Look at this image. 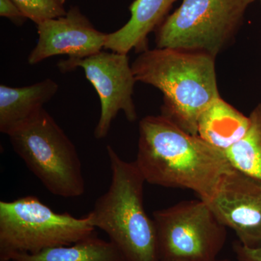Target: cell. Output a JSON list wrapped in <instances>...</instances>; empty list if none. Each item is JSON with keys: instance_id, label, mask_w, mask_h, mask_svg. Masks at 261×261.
Returning a JSON list of instances; mask_svg holds the SVG:
<instances>
[{"instance_id": "cell-1", "label": "cell", "mask_w": 261, "mask_h": 261, "mask_svg": "<svg viewBox=\"0 0 261 261\" xmlns=\"http://www.w3.org/2000/svg\"><path fill=\"white\" fill-rule=\"evenodd\" d=\"M139 130L135 163L151 185L190 190L207 202L234 170L224 152L163 115L142 118Z\"/></svg>"}, {"instance_id": "cell-2", "label": "cell", "mask_w": 261, "mask_h": 261, "mask_svg": "<svg viewBox=\"0 0 261 261\" xmlns=\"http://www.w3.org/2000/svg\"><path fill=\"white\" fill-rule=\"evenodd\" d=\"M215 61L207 53L156 48L142 51L132 68L137 82L163 94L161 115L187 133L197 135L201 114L221 97Z\"/></svg>"}, {"instance_id": "cell-3", "label": "cell", "mask_w": 261, "mask_h": 261, "mask_svg": "<svg viewBox=\"0 0 261 261\" xmlns=\"http://www.w3.org/2000/svg\"><path fill=\"white\" fill-rule=\"evenodd\" d=\"M111 185L89 213L94 227L102 230L125 261H159L153 219L144 205L145 178L135 161L127 162L107 146Z\"/></svg>"}, {"instance_id": "cell-4", "label": "cell", "mask_w": 261, "mask_h": 261, "mask_svg": "<svg viewBox=\"0 0 261 261\" xmlns=\"http://www.w3.org/2000/svg\"><path fill=\"white\" fill-rule=\"evenodd\" d=\"M8 136L15 152L50 193L75 198L85 192L76 149L44 108Z\"/></svg>"}, {"instance_id": "cell-5", "label": "cell", "mask_w": 261, "mask_h": 261, "mask_svg": "<svg viewBox=\"0 0 261 261\" xmlns=\"http://www.w3.org/2000/svg\"><path fill=\"white\" fill-rule=\"evenodd\" d=\"M89 214H58L34 196L0 201V261L17 254L37 253L69 245L94 234Z\"/></svg>"}, {"instance_id": "cell-6", "label": "cell", "mask_w": 261, "mask_h": 261, "mask_svg": "<svg viewBox=\"0 0 261 261\" xmlns=\"http://www.w3.org/2000/svg\"><path fill=\"white\" fill-rule=\"evenodd\" d=\"M255 0H182L156 29L157 48L200 51L216 58L234 38Z\"/></svg>"}, {"instance_id": "cell-7", "label": "cell", "mask_w": 261, "mask_h": 261, "mask_svg": "<svg viewBox=\"0 0 261 261\" xmlns=\"http://www.w3.org/2000/svg\"><path fill=\"white\" fill-rule=\"evenodd\" d=\"M152 216L159 261H214L226 245L227 228L201 199L182 201Z\"/></svg>"}, {"instance_id": "cell-8", "label": "cell", "mask_w": 261, "mask_h": 261, "mask_svg": "<svg viewBox=\"0 0 261 261\" xmlns=\"http://www.w3.org/2000/svg\"><path fill=\"white\" fill-rule=\"evenodd\" d=\"M58 68L62 72L83 68L87 80L97 91L101 105L100 116L94 132L97 140L107 137L113 120L121 111L128 121L137 119L133 100L137 81L127 54L100 51L81 59L60 61Z\"/></svg>"}, {"instance_id": "cell-9", "label": "cell", "mask_w": 261, "mask_h": 261, "mask_svg": "<svg viewBox=\"0 0 261 261\" xmlns=\"http://www.w3.org/2000/svg\"><path fill=\"white\" fill-rule=\"evenodd\" d=\"M207 203L244 246L261 245V181L234 169L223 178Z\"/></svg>"}, {"instance_id": "cell-10", "label": "cell", "mask_w": 261, "mask_h": 261, "mask_svg": "<svg viewBox=\"0 0 261 261\" xmlns=\"http://www.w3.org/2000/svg\"><path fill=\"white\" fill-rule=\"evenodd\" d=\"M37 45L31 51L29 64L35 65L58 55L69 58H86L102 51L108 34L97 30L78 7L70 8L64 16L37 24Z\"/></svg>"}, {"instance_id": "cell-11", "label": "cell", "mask_w": 261, "mask_h": 261, "mask_svg": "<svg viewBox=\"0 0 261 261\" xmlns=\"http://www.w3.org/2000/svg\"><path fill=\"white\" fill-rule=\"evenodd\" d=\"M176 1L135 0L130 5L129 20L116 32L108 34L105 49L123 54L133 49L146 50L149 34L163 23Z\"/></svg>"}, {"instance_id": "cell-12", "label": "cell", "mask_w": 261, "mask_h": 261, "mask_svg": "<svg viewBox=\"0 0 261 261\" xmlns=\"http://www.w3.org/2000/svg\"><path fill=\"white\" fill-rule=\"evenodd\" d=\"M58 88L51 79L22 87L0 85V132L8 135L29 121L53 99Z\"/></svg>"}, {"instance_id": "cell-13", "label": "cell", "mask_w": 261, "mask_h": 261, "mask_svg": "<svg viewBox=\"0 0 261 261\" xmlns=\"http://www.w3.org/2000/svg\"><path fill=\"white\" fill-rule=\"evenodd\" d=\"M250 124L249 116L220 97L201 114L197 136L209 145L226 152L245 137Z\"/></svg>"}, {"instance_id": "cell-14", "label": "cell", "mask_w": 261, "mask_h": 261, "mask_svg": "<svg viewBox=\"0 0 261 261\" xmlns=\"http://www.w3.org/2000/svg\"><path fill=\"white\" fill-rule=\"evenodd\" d=\"M10 261H125L111 242L92 234L69 245L46 249L37 253L17 254Z\"/></svg>"}, {"instance_id": "cell-15", "label": "cell", "mask_w": 261, "mask_h": 261, "mask_svg": "<svg viewBox=\"0 0 261 261\" xmlns=\"http://www.w3.org/2000/svg\"><path fill=\"white\" fill-rule=\"evenodd\" d=\"M249 117L246 135L224 153L234 169L261 181V102Z\"/></svg>"}, {"instance_id": "cell-16", "label": "cell", "mask_w": 261, "mask_h": 261, "mask_svg": "<svg viewBox=\"0 0 261 261\" xmlns=\"http://www.w3.org/2000/svg\"><path fill=\"white\" fill-rule=\"evenodd\" d=\"M25 18L39 24L49 19L64 16L63 4L59 0H13Z\"/></svg>"}, {"instance_id": "cell-17", "label": "cell", "mask_w": 261, "mask_h": 261, "mask_svg": "<svg viewBox=\"0 0 261 261\" xmlns=\"http://www.w3.org/2000/svg\"><path fill=\"white\" fill-rule=\"evenodd\" d=\"M232 249L236 261H261V245L255 247L244 246L236 240L233 242Z\"/></svg>"}, {"instance_id": "cell-18", "label": "cell", "mask_w": 261, "mask_h": 261, "mask_svg": "<svg viewBox=\"0 0 261 261\" xmlns=\"http://www.w3.org/2000/svg\"><path fill=\"white\" fill-rule=\"evenodd\" d=\"M0 15L19 23L27 19L13 0H0Z\"/></svg>"}, {"instance_id": "cell-19", "label": "cell", "mask_w": 261, "mask_h": 261, "mask_svg": "<svg viewBox=\"0 0 261 261\" xmlns=\"http://www.w3.org/2000/svg\"><path fill=\"white\" fill-rule=\"evenodd\" d=\"M214 261H231L228 260V259H217V260Z\"/></svg>"}, {"instance_id": "cell-20", "label": "cell", "mask_w": 261, "mask_h": 261, "mask_svg": "<svg viewBox=\"0 0 261 261\" xmlns=\"http://www.w3.org/2000/svg\"><path fill=\"white\" fill-rule=\"evenodd\" d=\"M60 2L62 3V4H64L65 0H59Z\"/></svg>"}, {"instance_id": "cell-21", "label": "cell", "mask_w": 261, "mask_h": 261, "mask_svg": "<svg viewBox=\"0 0 261 261\" xmlns=\"http://www.w3.org/2000/svg\"><path fill=\"white\" fill-rule=\"evenodd\" d=\"M259 1H260V6H261V0H259Z\"/></svg>"}]
</instances>
